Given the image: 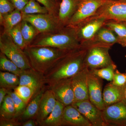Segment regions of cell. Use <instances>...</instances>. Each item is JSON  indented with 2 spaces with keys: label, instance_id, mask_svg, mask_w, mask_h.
I'll list each match as a JSON object with an SVG mask.
<instances>
[{
  "label": "cell",
  "instance_id": "6da1fadb",
  "mask_svg": "<svg viewBox=\"0 0 126 126\" xmlns=\"http://www.w3.org/2000/svg\"><path fill=\"white\" fill-rule=\"evenodd\" d=\"M84 45L70 50L44 75L46 83L49 85L63 79L72 78L84 67L86 50Z\"/></svg>",
  "mask_w": 126,
  "mask_h": 126
},
{
  "label": "cell",
  "instance_id": "7a4b0ae2",
  "mask_svg": "<svg viewBox=\"0 0 126 126\" xmlns=\"http://www.w3.org/2000/svg\"><path fill=\"white\" fill-rule=\"evenodd\" d=\"M71 50L48 46H30L24 49L32 68L43 75Z\"/></svg>",
  "mask_w": 126,
  "mask_h": 126
},
{
  "label": "cell",
  "instance_id": "3957f363",
  "mask_svg": "<svg viewBox=\"0 0 126 126\" xmlns=\"http://www.w3.org/2000/svg\"><path fill=\"white\" fill-rule=\"evenodd\" d=\"M81 45L75 28L65 26L52 32L40 33L29 46H48L71 50Z\"/></svg>",
  "mask_w": 126,
  "mask_h": 126
},
{
  "label": "cell",
  "instance_id": "277c9868",
  "mask_svg": "<svg viewBox=\"0 0 126 126\" xmlns=\"http://www.w3.org/2000/svg\"><path fill=\"white\" fill-rule=\"evenodd\" d=\"M0 50L22 70L32 68L24 50L15 43L8 33L1 34Z\"/></svg>",
  "mask_w": 126,
  "mask_h": 126
},
{
  "label": "cell",
  "instance_id": "5b68a950",
  "mask_svg": "<svg viewBox=\"0 0 126 126\" xmlns=\"http://www.w3.org/2000/svg\"><path fill=\"white\" fill-rule=\"evenodd\" d=\"M96 19H103L107 21L117 22L126 21V1L108 0L94 15L85 22Z\"/></svg>",
  "mask_w": 126,
  "mask_h": 126
},
{
  "label": "cell",
  "instance_id": "8992f818",
  "mask_svg": "<svg viewBox=\"0 0 126 126\" xmlns=\"http://www.w3.org/2000/svg\"><path fill=\"white\" fill-rule=\"evenodd\" d=\"M108 0H80L78 7L66 26L75 27L96 14Z\"/></svg>",
  "mask_w": 126,
  "mask_h": 126
},
{
  "label": "cell",
  "instance_id": "52a82bcc",
  "mask_svg": "<svg viewBox=\"0 0 126 126\" xmlns=\"http://www.w3.org/2000/svg\"><path fill=\"white\" fill-rule=\"evenodd\" d=\"M23 20L31 24L40 33L52 32L62 27L58 18L50 14H24Z\"/></svg>",
  "mask_w": 126,
  "mask_h": 126
},
{
  "label": "cell",
  "instance_id": "ba28073f",
  "mask_svg": "<svg viewBox=\"0 0 126 126\" xmlns=\"http://www.w3.org/2000/svg\"><path fill=\"white\" fill-rule=\"evenodd\" d=\"M109 54L108 47L101 44L94 45L85 56L84 66L93 69L105 67L112 64Z\"/></svg>",
  "mask_w": 126,
  "mask_h": 126
},
{
  "label": "cell",
  "instance_id": "9c48e42d",
  "mask_svg": "<svg viewBox=\"0 0 126 126\" xmlns=\"http://www.w3.org/2000/svg\"><path fill=\"white\" fill-rule=\"evenodd\" d=\"M49 86L56 100L65 107L72 105L75 101L72 78L59 80Z\"/></svg>",
  "mask_w": 126,
  "mask_h": 126
},
{
  "label": "cell",
  "instance_id": "30bf717a",
  "mask_svg": "<svg viewBox=\"0 0 126 126\" xmlns=\"http://www.w3.org/2000/svg\"><path fill=\"white\" fill-rule=\"evenodd\" d=\"M72 105L90 122L92 126H103L107 125L104 119L102 111L92 103L89 99L75 101Z\"/></svg>",
  "mask_w": 126,
  "mask_h": 126
},
{
  "label": "cell",
  "instance_id": "8fae6325",
  "mask_svg": "<svg viewBox=\"0 0 126 126\" xmlns=\"http://www.w3.org/2000/svg\"><path fill=\"white\" fill-rule=\"evenodd\" d=\"M106 21L103 19H94L74 27L80 44H84L86 42L93 40L98 32L104 26Z\"/></svg>",
  "mask_w": 126,
  "mask_h": 126
},
{
  "label": "cell",
  "instance_id": "7c38bea8",
  "mask_svg": "<svg viewBox=\"0 0 126 126\" xmlns=\"http://www.w3.org/2000/svg\"><path fill=\"white\" fill-rule=\"evenodd\" d=\"M99 77L89 72L87 76L89 100L99 110L102 111L105 108L102 93V83Z\"/></svg>",
  "mask_w": 126,
  "mask_h": 126
},
{
  "label": "cell",
  "instance_id": "4fadbf2b",
  "mask_svg": "<svg viewBox=\"0 0 126 126\" xmlns=\"http://www.w3.org/2000/svg\"><path fill=\"white\" fill-rule=\"evenodd\" d=\"M89 72L87 68L84 66L81 71L72 78L75 101L89 99L87 82Z\"/></svg>",
  "mask_w": 126,
  "mask_h": 126
},
{
  "label": "cell",
  "instance_id": "5bb4252c",
  "mask_svg": "<svg viewBox=\"0 0 126 126\" xmlns=\"http://www.w3.org/2000/svg\"><path fill=\"white\" fill-rule=\"evenodd\" d=\"M102 112L107 125L120 124L126 121V104L122 100L107 106Z\"/></svg>",
  "mask_w": 126,
  "mask_h": 126
},
{
  "label": "cell",
  "instance_id": "9a60e30c",
  "mask_svg": "<svg viewBox=\"0 0 126 126\" xmlns=\"http://www.w3.org/2000/svg\"><path fill=\"white\" fill-rule=\"evenodd\" d=\"M19 78V85L31 88L35 94L44 88V85L46 83L44 75L32 68L23 70Z\"/></svg>",
  "mask_w": 126,
  "mask_h": 126
},
{
  "label": "cell",
  "instance_id": "2e32d148",
  "mask_svg": "<svg viewBox=\"0 0 126 126\" xmlns=\"http://www.w3.org/2000/svg\"><path fill=\"white\" fill-rule=\"evenodd\" d=\"M63 126H92L90 122L72 105L65 106L63 117Z\"/></svg>",
  "mask_w": 126,
  "mask_h": 126
},
{
  "label": "cell",
  "instance_id": "e0dca14e",
  "mask_svg": "<svg viewBox=\"0 0 126 126\" xmlns=\"http://www.w3.org/2000/svg\"><path fill=\"white\" fill-rule=\"evenodd\" d=\"M56 103V99L52 90L49 89L45 91L36 117L37 123L39 124L48 117L54 109Z\"/></svg>",
  "mask_w": 126,
  "mask_h": 126
},
{
  "label": "cell",
  "instance_id": "ac0fdd59",
  "mask_svg": "<svg viewBox=\"0 0 126 126\" xmlns=\"http://www.w3.org/2000/svg\"><path fill=\"white\" fill-rule=\"evenodd\" d=\"M80 0H61L58 14V20L62 27L67 25L77 10Z\"/></svg>",
  "mask_w": 126,
  "mask_h": 126
},
{
  "label": "cell",
  "instance_id": "d6986e66",
  "mask_svg": "<svg viewBox=\"0 0 126 126\" xmlns=\"http://www.w3.org/2000/svg\"><path fill=\"white\" fill-rule=\"evenodd\" d=\"M121 87L115 86L112 83L105 87L103 93V98L106 107L122 101L123 93Z\"/></svg>",
  "mask_w": 126,
  "mask_h": 126
},
{
  "label": "cell",
  "instance_id": "ffe728a7",
  "mask_svg": "<svg viewBox=\"0 0 126 126\" xmlns=\"http://www.w3.org/2000/svg\"><path fill=\"white\" fill-rule=\"evenodd\" d=\"M65 106L56 100L54 109L47 118L39 124L42 126H63V117Z\"/></svg>",
  "mask_w": 126,
  "mask_h": 126
},
{
  "label": "cell",
  "instance_id": "44dd1931",
  "mask_svg": "<svg viewBox=\"0 0 126 126\" xmlns=\"http://www.w3.org/2000/svg\"><path fill=\"white\" fill-rule=\"evenodd\" d=\"M22 20L23 14L21 11L16 9L10 14L0 17V24L4 28L3 32L8 33L13 27Z\"/></svg>",
  "mask_w": 126,
  "mask_h": 126
},
{
  "label": "cell",
  "instance_id": "7402d4cb",
  "mask_svg": "<svg viewBox=\"0 0 126 126\" xmlns=\"http://www.w3.org/2000/svg\"><path fill=\"white\" fill-rule=\"evenodd\" d=\"M115 34L111 30L107 27H103L98 32L93 40L108 47L115 43H119V39Z\"/></svg>",
  "mask_w": 126,
  "mask_h": 126
},
{
  "label": "cell",
  "instance_id": "603a6c76",
  "mask_svg": "<svg viewBox=\"0 0 126 126\" xmlns=\"http://www.w3.org/2000/svg\"><path fill=\"white\" fill-rule=\"evenodd\" d=\"M44 92V89L43 88L35 94L31 102L27 105L21 115L23 119H32L36 117L38 112L41 101Z\"/></svg>",
  "mask_w": 126,
  "mask_h": 126
},
{
  "label": "cell",
  "instance_id": "cb8c5ba5",
  "mask_svg": "<svg viewBox=\"0 0 126 126\" xmlns=\"http://www.w3.org/2000/svg\"><path fill=\"white\" fill-rule=\"evenodd\" d=\"M113 32L119 39V43L123 45L126 42V24L123 22L106 21L104 26Z\"/></svg>",
  "mask_w": 126,
  "mask_h": 126
},
{
  "label": "cell",
  "instance_id": "d4e9b609",
  "mask_svg": "<svg viewBox=\"0 0 126 126\" xmlns=\"http://www.w3.org/2000/svg\"><path fill=\"white\" fill-rule=\"evenodd\" d=\"M19 78L16 75L7 72H0V87L9 90L14 89L19 85Z\"/></svg>",
  "mask_w": 126,
  "mask_h": 126
},
{
  "label": "cell",
  "instance_id": "484cf974",
  "mask_svg": "<svg viewBox=\"0 0 126 126\" xmlns=\"http://www.w3.org/2000/svg\"><path fill=\"white\" fill-rule=\"evenodd\" d=\"M21 29L26 47L29 46L40 34L39 32L33 26L23 20L21 22Z\"/></svg>",
  "mask_w": 126,
  "mask_h": 126
},
{
  "label": "cell",
  "instance_id": "4316f807",
  "mask_svg": "<svg viewBox=\"0 0 126 126\" xmlns=\"http://www.w3.org/2000/svg\"><path fill=\"white\" fill-rule=\"evenodd\" d=\"M0 107V117L7 119L15 118L16 110L14 101L9 94L5 97Z\"/></svg>",
  "mask_w": 126,
  "mask_h": 126
},
{
  "label": "cell",
  "instance_id": "83f0119b",
  "mask_svg": "<svg viewBox=\"0 0 126 126\" xmlns=\"http://www.w3.org/2000/svg\"><path fill=\"white\" fill-rule=\"evenodd\" d=\"M0 69L3 72L12 73L19 77L23 70L18 67L5 54L0 52Z\"/></svg>",
  "mask_w": 126,
  "mask_h": 126
},
{
  "label": "cell",
  "instance_id": "f1b7e54d",
  "mask_svg": "<svg viewBox=\"0 0 126 126\" xmlns=\"http://www.w3.org/2000/svg\"><path fill=\"white\" fill-rule=\"evenodd\" d=\"M36 0H29L24 8L21 11L24 14H47L48 11L45 6H41Z\"/></svg>",
  "mask_w": 126,
  "mask_h": 126
},
{
  "label": "cell",
  "instance_id": "f546056e",
  "mask_svg": "<svg viewBox=\"0 0 126 126\" xmlns=\"http://www.w3.org/2000/svg\"><path fill=\"white\" fill-rule=\"evenodd\" d=\"M115 65L113 64L100 69H93L91 72L99 78L112 81L114 76Z\"/></svg>",
  "mask_w": 126,
  "mask_h": 126
},
{
  "label": "cell",
  "instance_id": "4dcf8cb0",
  "mask_svg": "<svg viewBox=\"0 0 126 126\" xmlns=\"http://www.w3.org/2000/svg\"><path fill=\"white\" fill-rule=\"evenodd\" d=\"M14 92L27 104L35 92L31 88L25 86L19 85L14 89Z\"/></svg>",
  "mask_w": 126,
  "mask_h": 126
},
{
  "label": "cell",
  "instance_id": "1f68e13d",
  "mask_svg": "<svg viewBox=\"0 0 126 126\" xmlns=\"http://www.w3.org/2000/svg\"><path fill=\"white\" fill-rule=\"evenodd\" d=\"M21 22L13 27L9 34L15 43L24 50L26 46L21 33Z\"/></svg>",
  "mask_w": 126,
  "mask_h": 126
},
{
  "label": "cell",
  "instance_id": "d6a6232c",
  "mask_svg": "<svg viewBox=\"0 0 126 126\" xmlns=\"http://www.w3.org/2000/svg\"><path fill=\"white\" fill-rule=\"evenodd\" d=\"M8 94L11 95L14 101L16 110L15 118H16L22 115L27 104L19 97L14 92H12L11 90H10Z\"/></svg>",
  "mask_w": 126,
  "mask_h": 126
},
{
  "label": "cell",
  "instance_id": "836d02e7",
  "mask_svg": "<svg viewBox=\"0 0 126 126\" xmlns=\"http://www.w3.org/2000/svg\"><path fill=\"white\" fill-rule=\"evenodd\" d=\"M47 9L50 14L58 17L60 3L55 0H36Z\"/></svg>",
  "mask_w": 126,
  "mask_h": 126
},
{
  "label": "cell",
  "instance_id": "e575fe53",
  "mask_svg": "<svg viewBox=\"0 0 126 126\" xmlns=\"http://www.w3.org/2000/svg\"><path fill=\"white\" fill-rule=\"evenodd\" d=\"M15 9L14 5L9 0H0V17L10 14Z\"/></svg>",
  "mask_w": 126,
  "mask_h": 126
},
{
  "label": "cell",
  "instance_id": "d590c367",
  "mask_svg": "<svg viewBox=\"0 0 126 126\" xmlns=\"http://www.w3.org/2000/svg\"><path fill=\"white\" fill-rule=\"evenodd\" d=\"M112 83L115 86L122 87L126 83V74L121 73L117 71L114 74Z\"/></svg>",
  "mask_w": 126,
  "mask_h": 126
},
{
  "label": "cell",
  "instance_id": "8d00e7d4",
  "mask_svg": "<svg viewBox=\"0 0 126 126\" xmlns=\"http://www.w3.org/2000/svg\"><path fill=\"white\" fill-rule=\"evenodd\" d=\"M15 118L7 119L0 117V126H19L22 124L15 119Z\"/></svg>",
  "mask_w": 126,
  "mask_h": 126
},
{
  "label": "cell",
  "instance_id": "74e56055",
  "mask_svg": "<svg viewBox=\"0 0 126 126\" xmlns=\"http://www.w3.org/2000/svg\"><path fill=\"white\" fill-rule=\"evenodd\" d=\"M14 5L16 9L21 11L29 1V0H9Z\"/></svg>",
  "mask_w": 126,
  "mask_h": 126
},
{
  "label": "cell",
  "instance_id": "f35d334b",
  "mask_svg": "<svg viewBox=\"0 0 126 126\" xmlns=\"http://www.w3.org/2000/svg\"><path fill=\"white\" fill-rule=\"evenodd\" d=\"M10 90L4 88H0V106L1 105L5 97L8 94Z\"/></svg>",
  "mask_w": 126,
  "mask_h": 126
},
{
  "label": "cell",
  "instance_id": "ab89813d",
  "mask_svg": "<svg viewBox=\"0 0 126 126\" xmlns=\"http://www.w3.org/2000/svg\"><path fill=\"white\" fill-rule=\"evenodd\" d=\"M37 122H36L34 120L31 119H28L27 121L22 123L23 126H35L37 125Z\"/></svg>",
  "mask_w": 126,
  "mask_h": 126
},
{
  "label": "cell",
  "instance_id": "60d3db41",
  "mask_svg": "<svg viewBox=\"0 0 126 126\" xmlns=\"http://www.w3.org/2000/svg\"><path fill=\"white\" fill-rule=\"evenodd\" d=\"M124 86H125V87L123 90V97L126 100V83Z\"/></svg>",
  "mask_w": 126,
  "mask_h": 126
},
{
  "label": "cell",
  "instance_id": "b9f144b4",
  "mask_svg": "<svg viewBox=\"0 0 126 126\" xmlns=\"http://www.w3.org/2000/svg\"><path fill=\"white\" fill-rule=\"evenodd\" d=\"M55 0L57 1V2H59V0Z\"/></svg>",
  "mask_w": 126,
  "mask_h": 126
},
{
  "label": "cell",
  "instance_id": "7bdbcfd3",
  "mask_svg": "<svg viewBox=\"0 0 126 126\" xmlns=\"http://www.w3.org/2000/svg\"><path fill=\"white\" fill-rule=\"evenodd\" d=\"M124 22V23H126V21H124V22Z\"/></svg>",
  "mask_w": 126,
  "mask_h": 126
},
{
  "label": "cell",
  "instance_id": "ee69618b",
  "mask_svg": "<svg viewBox=\"0 0 126 126\" xmlns=\"http://www.w3.org/2000/svg\"><path fill=\"white\" fill-rule=\"evenodd\" d=\"M122 0L125 1H126V0Z\"/></svg>",
  "mask_w": 126,
  "mask_h": 126
},
{
  "label": "cell",
  "instance_id": "f6af8a7d",
  "mask_svg": "<svg viewBox=\"0 0 126 126\" xmlns=\"http://www.w3.org/2000/svg\"></svg>",
  "mask_w": 126,
  "mask_h": 126
}]
</instances>
